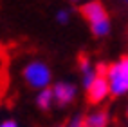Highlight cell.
Returning <instances> with one entry per match:
<instances>
[{
	"mask_svg": "<svg viewBox=\"0 0 128 127\" xmlns=\"http://www.w3.org/2000/svg\"><path fill=\"white\" fill-rule=\"evenodd\" d=\"M22 80L25 82V86L32 91L49 87L52 83V69L50 65L44 60H29L22 67Z\"/></svg>",
	"mask_w": 128,
	"mask_h": 127,
	"instance_id": "cell-1",
	"label": "cell"
},
{
	"mask_svg": "<svg viewBox=\"0 0 128 127\" xmlns=\"http://www.w3.org/2000/svg\"><path fill=\"white\" fill-rule=\"evenodd\" d=\"M105 76L110 87V96L121 98L128 95V55L110 64Z\"/></svg>",
	"mask_w": 128,
	"mask_h": 127,
	"instance_id": "cell-2",
	"label": "cell"
},
{
	"mask_svg": "<svg viewBox=\"0 0 128 127\" xmlns=\"http://www.w3.org/2000/svg\"><path fill=\"white\" fill-rule=\"evenodd\" d=\"M50 89H52V96H54V105L58 107H69L76 102L80 95L78 86L70 80H58L50 83Z\"/></svg>",
	"mask_w": 128,
	"mask_h": 127,
	"instance_id": "cell-3",
	"label": "cell"
},
{
	"mask_svg": "<svg viewBox=\"0 0 128 127\" xmlns=\"http://www.w3.org/2000/svg\"><path fill=\"white\" fill-rule=\"evenodd\" d=\"M87 93V102L90 105H99L110 96V87H108V82H106V76L103 74H98L94 82L85 89Z\"/></svg>",
	"mask_w": 128,
	"mask_h": 127,
	"instance_id": "cell-4",
	"label": "cell"
},
{
	"mask_svg": "<svg viewBox=\"0 0 128 127\" xmlns=\"http://www.w3.org/2000/svg\"><path fill=\"white\" fill-rule=\"evenodd\" d=\"M80 15L88 24L103 20V18H110L108 9H106V6L103 4V0H87V2L80 4Z\"/></svg>",
	"mask_w": 128,
	"mask_h": 127,
	"instance_id": "cell-5",
	"label": "cell"
},
{
	"mask_svg": "<svg viewBox=\"0 0 128 127\" xmlns=\"http://www.w3.org/2000/svg\"><path fill=\"white\" fill-rule=\"evenodd\" d=\"M78 69H80V74H81V87L87 89L90 83L94 82V78L98 76L96 65L92 64V60H90L87 55H81L80 60H78Z\"/></svg>",
	"mask_w": 128,
	"mask_h": 127,
	"instance_id": "cell-6",
	"label": "cell"
},
{
	"mask_svg": "<svg viewBox=\"0 0 128 127\" xmlns=\"http://www.w3.org/2000/svg\"><path fill=\"white\" fill-rule=\"evenodd\" d=\"M110 113L106 109H94V111L83 114V127H108Z\"/></svg>",
	"mask_w": 128,
	"mask_h": 127,
	"instance_id": "cell-7",
	"label": "cell"
},
{
	"mask_svg": "<svg viewBox=\"0 0 128 127\" xmlns=\"http://www.w3.org/2000/svg\"><path fill=\"white\" fill-rule=\"evenodd\" d=\"M34 104L40 111H50V109L54 107V96H52V89L49 87H44V89H38L36 91V96H34Z\"/></svg>",
	"mask_w": 128,
	"mask_h": 127,
	"instance_id": "cell-8",
	"label": "cell"
},
{
	"mask_svg": "<svg viewBox=\"0 0 128 127\" xmlns=\"http://www.w3.org/2000/svg\"><path fill=\"white\" fill-rule=\"evenodd\" d=\"M88 27H90L92 36L105 38V36L110 35V31H112V22H110V18H103V20H98V22L88 24Z\"/></svg>",
	"mask_w": 128,
	"mask_h": 127,
	"instance_id": "cell-9",
	"label": "cell"
},
{
	"mask_svg": "<svg viewBox=\"0 0 128 127\" xmlns=\"http://www.w3.org/2000/svg\"><path fill=\"white\" fill-rule=\"evenodd\" d=\"M54 18H56V22L60 25H67L70 22V18H72V11L69 9V7H60V9L56 11V15H54Z\"/></svg>",
	"mask_w": 128,
	"mask_h": 127,
	"instance_id": "cell-10",
	"label": "cell"
},
{
	"mask_svg": "<svg viewBox=\"0 0 128 127\" xmlns=\"http://www.w3.org/2000/svg\"><path fill=\"white\" fill-rule=\"evenodd\" d=\"M65 127H83V114L81 113H76Z\"/></svg>",
	"mask_w": 128,
	"mask_h": 127,
	"instance_id": "cell-11",
	"label": "cell"
},
{
	"mask_svg": "<svg viewBox=\"0 0 128 127\" xmlns=\"http://www.w3.org/2000/svg\"><path fill=\"white\" fill-rule=\"evenodd\" d=\"M0 127H20V123L14 118H2L0 120Z\"/></svg>",
	"mask_w": 128,
	"mask_h": 127,
	"instance_id": "cell-12",
	"label": "cell"
},
{
	"mask_svg": "<svg viewBox=\"0 0 128 127\" xmlns=\"http://www.w3.org/2000/svg\"><path fill=\"white\" fill-rule=\"evenodd\" d=\"M74 4H83V2H87V0H72Z\"/></svg>",
	"mask_w": 128,
	"mask_h": 127,
	"instance_id": "cell-13",
	"label": "cell"
},
{
	"mask_svg": "<svg viewBox=\"0 0 128 127\" xmlns=\"http://www.w3.org/2000/svg\"><path fill=\"white\" fill-rule=\"evenodd\" d=\"M119 2H121L123 6H126V7H128V0H119Z\"/></svg>",
	"mask_w": 128,
	"mask_h": 127,
	"instance_id": "cell-14",
	"label": "cell"
},
{
	"mask_svg": "<svg viewBox=\"0 0 128 127\" xmlns=\"http://www.w3.org/2000/svg\"><path fill=\"white\" fill-rule=\"evenodd\" d=\"M126 116H128V105H126Z\"/></svg>",
	"mask_w": 128,
	"mask_h": 127,
	"instance_id": "cell-15",
	"label": "cell"
},
{
	"mask_svg": "<svg viewBox=\"0 0 128 127\" xmlns=\"http://www.w3.org/2000/svg\"><path fill=\"white\" fill-rule=\"evenodd\" d=\"M56 127H65V125H56Z\"/></svg>",
	"mask_w": 128,
	"mask_h": 127,
	"instance_id": "cell-16",
	"label": "cell"
}]
</instances>
